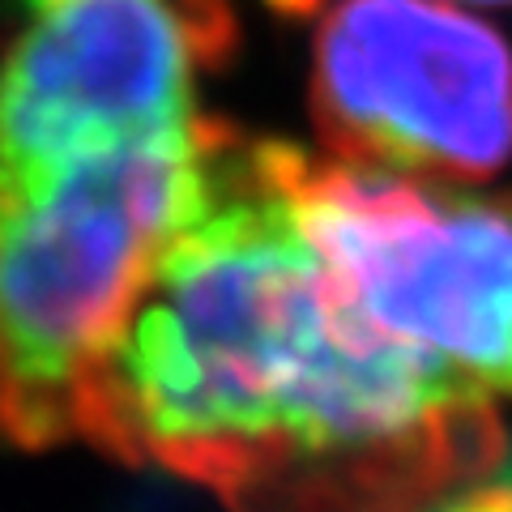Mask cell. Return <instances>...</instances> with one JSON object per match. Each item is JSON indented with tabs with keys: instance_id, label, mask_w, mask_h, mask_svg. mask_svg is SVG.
<instances>
[{
	"instance_id": "3",
	"label": "cell",
	"mask_w": 512,
	"mask_h": 512,
	"mask_svg": "<svg viewBox=\"0 0 512 512\" xmlns=\"http://www.w3.org/2000/svg\"><path fill=\"white\" fill-rule=\"evenodd\" d=\"M295 218L376 333L487 397H512V210L282 141Z\"/></svg>"
},
{
	"instance_id": "5",
	"label": "cell",
	"mask_w": 512,
	"mask_h": 512,
	"mask_svg": "<svg viewBox=\"0 0 512 512\" xmlns=\"http://www.w3.org/2000/svg\"><path fill=\"white\" fill-rule=\"evenodd\" d=\"M231 30L218 0H26L0 60V175L188 133Z\"/></svg>"
},
{
	"instance_id": "1",
	"label": "cell",
	"mask_w": 512,
	"mask_h": 512,
	"mask_svg": "<svg viewBox=\"0 0 512 512\" xmlns=\"http://www.w3.org/2000/svg\"><path fill=\"white\" fill-rule=\"evenodd\" d=\"M82 444L231 512H419L504 461L495 397L350 308L295 218L282 141L222 120L99 363Z\"/></svg>"
},
{
	"instance_id": "6",
	"label": "cell",
	"mask_w": 512,
	"mask_h": 512,
	"mask_svg": "<svg viewBox=\"0 0 512 512\" xmlns=\"http://www.w3.org/2000/svg\"><path fill=\"white\" fill-rule=\"evenodd\" d=\"M419 512H512V483H483L478 478V483L448 491Z\"/></svg>"
},
{
	"instance_id": "2",
	"label": "cell",
	"mask_w": 512,
	"mask_h": 512,
	"mask_svg": "<svg viewBox=\"0 0 512 512\" xmlns=\"http://www.w3.org/2000/svg\"><path fill=\"white\" fill-rule=\"evenodd\" d=\"M214 120L0 175V440H86L90 389L150 265L197 201Z\"/></svg>"
},
{
	"instance_id": "7",
	"label": "cell",
	"mask_w": 512,
	"mask_h": 512,
	"mask_svg": "<svg viewBox=\"0 0 512 512\" xmlns=\"http://www.w3.org/2000/svg\"><path fill=\"white\" fill-rule=\"evenodd\" d=\"M466 5H512V0H466Z\"/></svg>"
},
{
	"instance_id": "4",
	"label": "cell",
	"mask_w": 512,
	"mask_h": 512,
	"mask_svg": "<svg viewBox=\"0 0 512 512\" xmlns=\"http://www.w3.org/2000/svg\"><path fill=\"white\" fill-rule=\"evenodd\" d=\"M312 120L338 163L487 180L512 158V52L436 0H338L312 47Z\"/></svg>"
}]
</instances>
